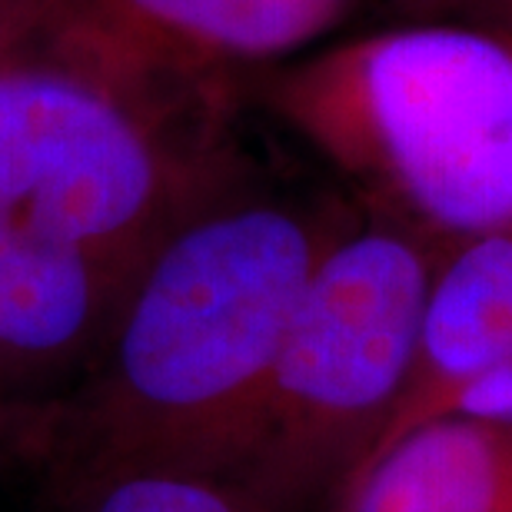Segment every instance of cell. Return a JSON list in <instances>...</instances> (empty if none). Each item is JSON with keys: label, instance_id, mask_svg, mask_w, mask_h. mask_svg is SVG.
Returning a JSON list of instances; mask_svg holds the SVG:
<instances>
[{"label": "cell", "instance_id": "obj_8", "mask_svg": "<svg viewBox=\"0 0 512 512\" xmlns=\"http://www.w3.org/2000/svg\"><path fill=\"white\" fill-rule=\"evenodd\" d=\"M336 512H512V426L426 419L373 453Z\"/></svg>", "mask_w": 512, "mask_h": 512}, {"label": "cell", "instance_id": "obj_12", "mask_svg": "<svg viewBox=\"0 0 512 512\" xmlns=\"http://www.w3.org/2000/svg\"><path fill=\"white\" fill-rule=\"evenodd\" d=\"M27 50H30V47L24 44V40H17V37H4V34H0V70L10 67V64H17V60H24Z\"/></svg>", "mask_w": 512, "mask_h": 512}, {"label": "cell", "instance_id": "obj_4", "mask_svg": "<svg viewBox=\"0 0 512 512\" xmlns=\"http://www.w3.org/2000/svg\"><path fill=\"white\" fill-rule=\"evenodd\" d=\"M363 124L436 227H512V54L463 30H406L360 60Z\"/></svg>", "mask_w": 512, "mask_h": 512}, {"label": "cell", "instance_id": "obj_7", "mask_svg": "<svg viewBox=\"0 0 512 512\" xmlns=\"http://www.w3.org/2000/svg\"><path fill=\"white\" fill-rule=\"evenodd\" d=\"M506 363H512V227L469 237L436 270L413 383L376 453L433 416L456 386Z\"/></svg>", "mask_w": 512, "mask_h": 512}, {"label": "cell", "instance_id": "obj_11", "mask_svg": "<svg viewBox=\"0 0 512 512\" xmlns=\"http://www.w3.org/2000/svg\"><path fill=\"white\" fill-rule=\"evenodd\" d=\"M50 0H0V34L34 47Z\"/></svg>", "mask_w": 512, "mask_h": 512}, {"label": "cell", "instance_id": "obj_3", "mask_svg": "<svg viewBox=\"0 0 512 512\" xmlns=\"http://www.w3.org/2000/svg\"><path fill=\"white\" fill-rule=\"evenodd\" d=\"M173 210L177 180L137 107L50 60L0 70V217L137 273Z\"/></svg>", "mask_w": 512, "mask_h": 512}, {"label": "cell", "instance_id": "obj_10", "mask_svg": "<svg viewBox=\"0 0 512 512\" xmlns=\"http://www.w3.org/2000/svg\"><path fill=\"white\" fill-rule=\"evenodd\" d=\"M446 413L512 426V363L476 376V380H469L463 386H456L453 393L433 409V416H446Z\"/></svg>", "mask_w": 512, "mask_h": 512}, {"label": "cell", "instance_id": "obj_9", "mask_svg": "<svg viewBox=\"0 0 512 512\" xmlns=\"http://www.w3.org/2000/svg\"><path fill=\"white\" fill-rule=\"evenodd\" d=\"M67 483V512H276L237 479L200 469L137 466Z\"/></svg>", "mask_w": 512, "mask_h": 512}, {"label": "cell", "instance_id": "obj_2", "mask_svg": "<svg viewBox=\"0 0 512 512\" xmlns=\"http://www.w3.org/2000/svg\"><path fill=\"white\" fill-rule=\"evenodd\" d=\"M433 276L396 230L333 240L293 306L230 479L276 512H336L409 393Z\"/></svg>", "mask_w": 512, "mask_h": 512}, {"label": "cell", "instance_id": "obj_5", "mask_svg": "<svg viewBox=\"0 0 512 512\" xmlns=\"http://www.w3.org/2000/svg\"><path fill=\"white\" fill-rule=\"evenodd\" d=\"M346 0H50L44 60L137 107L163 80L220 57H266L316 37Z\"/></svg>", "mask_w": 512, "mask_h": 512}, {"label": "cell", "instance_id": "obj_1", "mask_svg": "<svg viewBox=\"0 0 512 512\" xmlns=\"http://www.w3.org/2000/svg\"><path fill=\"white\" fill-rule=\"evenodd\" d=\"M330 243L276 203L180 217L133 273L84 376L20 433L57 453L67 479L137 466L230 476Z\"/></svg>", "mask_w": 512, "mask_h": 512}, {"label": "cell", "instance_id": "obj_6", "mask_svg": "<svg viewBox=\"0 0 512 512\" xmlns=\"http://www.w3.org/2000/svg\"><path fill=\"white\" fill-rule=\"evenodd\" d=\"M130 280L94 253L0 217V426H20L50 383L84 376Z\"/></svg>", "mask_w": 512, "mask_h": 512}]
</instances>
